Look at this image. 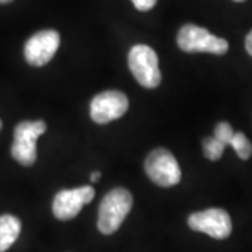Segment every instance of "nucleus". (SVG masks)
<instances>
[{"mask_svg": "<svg viewBox=\"0 0 252 252\" xmlns=\"http://www.w3.org/2000/svg\"><path fill=\"white\" fill-rule=\"evenodd\" d=\"M46 130L44 121H24L14 129V143L11 156L24 167H30L36 161V140Z\"/></svg>", "mask_w": 252, "mask_h": 252, "instance_id": "nucleus-5", "label": "nucleus"}, {"mask_svg": "<svg viewBox=\"0 0 252 252\" xmlns=\"http://www.w3.org/2000/svg\"><path fill=\"white\" fill-rule=\"evenodd\" d=\"M234 133L235 132L233 130V126L230 125L228 122H220L215 127V136L219 140H221L225 146L231 143V139H233Z\"/></svg>", "mask_w": 252, "mask_h": 252, "instance_id": "nucleus-13", "label": "nucleus"}, {"mask_svg": "<svg viewBox=\"0 0 252 252\" xmlns=\"http://www.w3.org/2000/svg\"><path fill=\"white\" fill-rule=\"evenodd\" d=\"M133 205L132 193L125 188H115L101 200L98 209V221L97 227L102 234H114L126 216L129 215Z\"/></svg>", "mask_w": 252, "mask_h": 252, "instance_id": "nucleus-1", "label": "nucleus"}, {"mask_svg": "<svg viewBox=\"0 0 252 252\" xmlns=\"http://www.w3.org/2000/svg\"><path fill=\"white\" fill-rule=\"evenodd\" d=\"M21 221L16 216H0V252H6L20 235Z\"/></svg>", "mask_w": 252, "mask_h": 252, "instance_id": "nucleus-10", "label": "nucleus"}, {"mask_svg": "<svg viewBox=\"0 0 252 252\" xmlns=\"http://www.w3.org/2000/svg\"><path fill=\"white\" fill-rule=\"evenodd\" d=\"M95 190L90 185L80 188L63 189L56 193L52 203V212L58 220H72L81 212L84 205L94 199Z\"/></svg>", "mask_w": 252, "mask_h": 252, "instance_id": "nucleus-8", "label": "nucleus"}, {"mask_svg": "<svg viewBox=\"0 0 252 252\" xmlns=\"http://www.w3.org/2000/svg\"><path fill=\"white\" fill-rule=\"evenodd\" d=\"M127 64L137 83L146 89H156L161 83L158 56L153 48L135 45L127 55Z\"/></svg>", "mask_w": 252, "mask_h": 252, "instance_id": "nucleus-3", "label": "nucleus"}, {"mask_svg": "<svg viewBox=\"0 0 252 252\" xmlns=\"http://www.w3.org/2000/svg\"><path fill=\"white\" fill-rule=\"evenodd\" d=\"M61 45V35L55 30H44L35 32L26 42L24 56L31 66H44L54 58Z\"/></svg>", "mask_w": 252, "mask_h": 252, "instance_id": "nucleus-9", "label": "nucleus"}, {"mask_svg": "<svg viewBox=\"0 0 252 252\" xmlns=\"http://www.w3.org/2000/svg\"><path fill=\"white\" fill-rule=\"evenodd\" d=\"M231 146L235 150L237 156L241 160H248L252 156V144L248 140V137L241 133V132H235L233 139H231Z\"/></svg>", "mask_w": 252, "mask_h": 252, "instance_id": "nucleus-12", "label": "nucleus"}, {"mask_svg": "<svg viewBox=\"0 0 252 252\" xmlns=\"http://www.w3.org/2000/svg\"><path fill=\"white\" fill-rule=\"evenodd\" d=\"M144 170L150 180L156 185L162 188H170L177 185L181 181V168L174 154L164 149L158 147L147 154L144 161Z\"/></svg>", "mask_w": 252, "mask_h": 252, "instance_id": "nucleus-4", "label": "nucleus"}, {"mask_svg": "<svg viewBox=\"0 0 252 252\" xmlns=\"http://www.w3.org/2000/svg\"><path fill=\"white\" fill-rule=\"evenodd\" d=\"M127 109L129 99L122 91H102L91 99L90 115L95 124L105 125L124 117Z\"/></svg>", "mask_w": 252, "mask_h": 252, "instance_id": "nucleus-7", "label": "nucleus"}, {"mask_svg": "<svg viewBox=\"0 0 252 252\" xmlns=\"http://www.w3.org/2000/svg\"><path fill=\"white\" fill-rule=\"evenodd\" d=\"M132 3L139 11H149L156 6L157 0H132Z\"/></svg>", "mask_w": 252, "mask_h": 252, "instance_id": "nucleus-14", "label": "nucleus"}, {"mask_svg": "<svg viewBox=\"0 0 252 252\" xmlns=\"http://www.w3.org/2000/svg\"><path fill=\"white\" fill-rule=\"evenodd\" d=\"M10 1H13V0H0V4H7Z\"/></svg>", "mask_w": 252, "mask_h": 252, "instance_id": "nucleus-17", "label": "nucleus"}, {"mask_svg": "<svg viewBox=\"0 0 252 252\" xmlns=\"http://www.w3.org/2000/svg\"><path fill=\"white\" fill-rule=\"evenodd\" d=\"M99 178H101V172L99 171H94L93 174H91V177H90L91 182H97Z\"/></svg>", "mask_w": 252, "mask_h": 252, "instance_id": "nucleus-16", "label": "nucleus"}, {"mask_svg": "<svg viewBox=\"0 0 252 252\" xmlns=\"http://www.w3.org/2000/svg\"><path fill=\"white\" fill-rule=\"evenodd\" d=\"M224 149L225 144L221 140H219L216 136L206 137L203 140V153L206 156V158L212 161H217L224 153Z\"/></svg>", "mask_w": 252, "mask_h": 252, "instance_id": "nucleus-11", "label": "nucleus"}, {"mask_svg": "<svg viewBox=\"0 0 252 252\" xmlns=\"http://www.w3.org/2000/svg\"><path fill=\"white\" fill-rule=\"evenodd\" d=\"M177 44L181 51L188 54L207 52L213 55H224L228 51V42L224 38L213 35L206 28L195 24L182 26L177 35Z\"/></svg>", "mask_w": 252, "mask_h": 252, "instance_id": "nucleus-2", "label": "nucleus"}, {"mask_svg": "<svg viewBox=\"0 0 252 252\" xmlns=\"http://www.w3.org/2000/svg\"><path fill=\"white\" fill-rule=\"evenodd\" d=\"M188 225L190 230L205 233L216 240H224L233 231L230 215L219 207L192 213L188 217Z\"/></svg>", "mask_w": 252, "mask_h": 252, "instance_id": "nucleus-6", "label": "nucleus"}, {"mask_svg": "<svg viewBox=\"0 0 252 252\" xmlns=\"http://www.w3.org/2000/svg\"><path fill=\"white\" fill-rule=\"evenodd\" d=\"M1 126L3 125H1V121H0V130H1Z\"/></svg>", "mask_w": 252, "mask_h": 252, "instance_id": "nucleus-18", "label": "nucleus"}, {"mask_svg": "<svg viewBox=\"0 0 252 252\" xmlns=\"http://www.w3.org/2000/svg\"><path fill=\"white\" fill-rule=\"evenodd\" d=\"M234 1H244V0H234Z\"/></svg>", "mask_w": 252, "mask_h": 252, "instance_id": "nucleus-19", "label": "nucleus"}, {"mask_svg": "<svg viewBox=\"0 0 252 252\" xmlns=\"http://www.w3.org/2000/svg\"><path fill=\"white\" fill-rule=\"evenodd\" d=\"M245 49H247L248 55L252 56V30L248 32V35L245 38Z\"/></svg>", "mask_w": 252, "mask_h": 252, "instance_id": "nucleus-15", "label": "nucleus"}]
</instances>
